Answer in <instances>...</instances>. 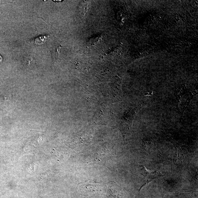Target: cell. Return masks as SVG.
<instances>
[{
  "mask_svg": "<svg viewBox=\"0 0 198 198\" xmlns=\"http://www.w3.org/2000/svg\"><path fill=\"white\" fill-rule=\"evenodd\" d=\"M108 194L109 198H126L120 187L112 182L108 186Z\"/></svg>",
  "mask_w": 198,
  "mask_h": 198,
  "instance_id": "6da1fadb",
  "label": "cell"
},
{
  "mask_svg": "<svg viewBox=\"0 0 198 198\" xmlns=\"http://www.w3.org/2000/svg\"><path fill=\"white\" fill-rule=\"evenodd\" d=\"M141 174L144 176L145 178H147L144 182V186L160 176L159 174L156 172L148 171L144 166H141Z\"/></svg>",
  "mask_w": 198,
  "mask_h": 198,
  "instance_id": "7a4b0ae2",
  "label": "cell"
},
{
  "mask_svg": "<svg viewBox=\"0 0 198 198\" xmlns=\"http://www.w3.org/2000/svg\"><path fill=\"white\" fill-rule=\"evenodd\" d=\"M47 40V37L46 36H40L36 37L34 40V43L37 45H42L44 44Z\"/></svg>",
  "mask_w": 198,
  "mask_h": 198,
  "instance_id": "3957f363",
  "label": "cell"
}]
</instances>
